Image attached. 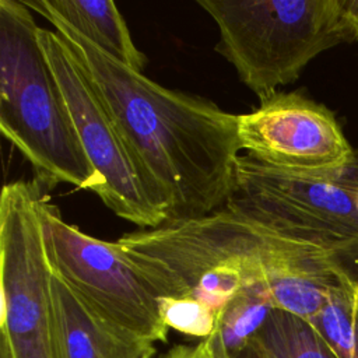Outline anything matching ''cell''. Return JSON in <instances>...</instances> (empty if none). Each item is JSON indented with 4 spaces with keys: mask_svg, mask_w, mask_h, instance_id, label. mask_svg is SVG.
I'll use <instances>...</instances> for the list:
<instances>
[{
    "mask_svg": "<svg viewBox=\"0 0 358 358\" xmlns=\"http://www.w3.org/2000/svg\"><path fill=\"white\" fill-rule=\"evenodd\" d=\"M45 18L88 74L168 221L225 207L242 151L238 115L199 95L166 88L113 60L66 22Z\"/></svg>",
    "mask_w": 358,
    "mask_h": 358,
    "instance_id": "1",
    "label": "cell"
},
{
    "mask_svg": "<svg viewBox=\"0 0 358 358\" xmlns=\"http://www.w3.org/2000/svg\"><path fill=\"white\" fill-rule=\"evenodd\" d=\"M159 298H192L221 310L246 285L316 263L324 249L267 229L222 207L211 214L138 228L117 241Z\"/></svg>",
    "mask_w": 358,
    "mask_h": 358,
    "instance_id": "2",
    "label": "cell"
},
{
    "mask_svg": "<svg viewBox=\"0 0 358 358\" xmlns=\"http://www.w3.org/2000/svg\"><path fill=\"white\" fill-rule=\"evenodd\" d=\"M22 0H0V131L29 162L41 186L105 194L78 140L59 84Z\"/></svg>",
    "mask_w": 358,
    "mask_h": 358,
    "instance_id": "3",
    "label": "cell"
},
{
    "mask_svg": "<svg viewBox=\"0 0 358 358\" xmlns=\"http://www.w3.org/2000/svg\"><path fill=\"white\" fill-rule=\"evenodd\" d=\"M218 28L215 52L260 101L310 60L358 41V0H197Z\"/></svg>",
    "mask_w": 358,
    "mask_h": 358,
    "instance_id": "4",
    "label": "cell"
},
{
    "mask_svg": "<svg viewBox=\"0 0 358 358\" xmlns=\"http://www.w3.org/2000/svg\"><path fill=\"white\" fill-rule=\"evenodd\" d=\"M358 157L326 173L282 171L241 154L228 208L280 235L358 262Z\"/></svg>",
    "mask_w": 358,
    "mask_h": 358,
    "instance_id": "5",
    "label": "cell"
},
{
    "mask_svg": "<svg viewBox=\"0 0 358 358\" xmlns=\"http://www.w3.org/2000/svg\"><path fill=\"white\" fill-rule=\"evenodd\" d=\"M46 197L36 180L4 185L0 197V340L13 358H56Z\"/></svg>",
    "mask_w": 358,
    "mask_h": 358,
    "instance_id": "6",
    "label": "cell"
},
{
    "mask_svg": "<svg viewBox=\"0 0 358 358\" xmlns=\"http://www.w3.org/2000/svg\"><path fill=\"white\" fill-rule=\"evenodd\" d=\"M43 228L53 273L94 315L130 338L166 341L161 298L120 243L94 238L66 222L48 200Z\"/></svg>",
    "mask_w": 358,
    "mask_h": 358,
    "instance_id": "7",
    "label": "cell"
},
{
    "mask_svg": "<svg viewBox=\"0 0 358 358\" xmlns=\"http://www.w3.org/2000/svg\"><path fill=\"white\" fill-rule=\"evenodd\" d=\"M38 39L84 152L105 182L102 203L138 228L165 224V210L148 192L108 108L69 45L56 31L41 27Z\"/></svg>",
    "mask_w": 358,
    "mask_h": 358,
    "instance_id": "8",
    "label": "cell"
},
{
    "mask_svg": "<svg viewBox=\"0 0 358 358\" xmlns=\"http://www.w3.org/2000/svg\"><path fill=\"white\" fill-rule=\"evenodd\" d=\"M236 131L248 155L288 172H334L357 158L333 112L296 91H277L238 115Z\"/></svg>",
    "mask_w": 358,
    "mask_h": 358,
    "instance_id": "9",
    "label": "cell"
},
{
    "mask_svg": "<svg viewBox=\"0 0 358 358\" xmlns=\"http://www.w3.org/2000/svg\"><path fill=\"white\" fill-rule=\"evenodd\" d=\"M56 358H152L154 343L134 340L94 315L73 289L52 275Z\"/></svg>",
    "mask_w": 358,
    "mask_h": 358,
    "instance_id": "10",
    "label": "cell"
},
{
    "mask_svg": "<svg viewBox=\"0 0 358 358\" xmlns=\"http://www.w3.org/2000/svg\"><path fill=\"white\" fill-rule=\"evenodd\" d=\"M42 17H55L81 34L113 60L143 73L147 57L134 45L115 1L110 0H22Z\"/></svg>",
    "mask_w": 358,
    "mask_h": 358,
    "instance_id": "11",
    "label": "cell"
},
{
    "mask_svg": "<svg viewBox=\"0 0 358 358\" xmlns=\"http://www.w3.org/2000/svg\"><path fill=\"white\" fill-rule=\"evenodd\" d=\"M229 358H337V355L309 322L281 309H273L263 327Z\"/></svg>",
    "mask_w": 358,
    "mask_h": 358,
    "instance_id": "12",
    "label": "cell"
},
{
    "mask_svg": "<svg viewBox=\"0 0 358 358\" xmlns=\"http://www.w3.org/2000/svg\"><path fill=\"white\" fill-rule=\"evenodd\" d=\"M274 303L266 280L243 287L221 310L214 331L218 343L231 357L241 350L266 323Z\"/></svg>",
    "mask_w": 358,
    "mask_h": 358,
    "instance_id": "13",
    "label": "cell"
},
{
    "mask_svg": "<svg viewBox=\"0 0 358 358\" xmlns=\"http://www.w3.org/2000/svg\"><path fill=\"white\" fill-rule=\"evenodd\" d=\"M309 323L337 358H358V284L334 291Z\"/></svg>",
    "mask_w": 358,
    "mask_h": 358,
    "instance_id": "14",
    "label": "cell"
},
{
    "mask_svg": "<svg viewBox=\"0 0 358 358\" xmlns=\"http://www.w3.org/2000/svg\"><path fill=\"white\" fill-rule=\"evenodd\" d=\"M161 316L168 329L182 334L207 338L218 324L220 315L192 298H162Z\"/></svg>",
    "mask_w": 358,
    "mask_h": 358,
    "instance_id": "15",
    "label": "cell"
},
{
    "mask_svg": "<svg viewBox=\"0 0 358 358\" xmlns=\"http://www.w3.org/2000/svg\"><path fill=\"white\" fill-rule=\"evenodd\" d=\"M159 358H229V355L213 333L197 344H176L161 354Z\"/></svg>",
    "mask_w": 358,
    "mask_h": 358,
    "instance_id": "16",
    "label": "cell"
},
{
    "mask_svg": "<svg viewBox=\"0 0 358 358\" xmlns=\"http://www.w3.org/2000/svg\"><path fill=\"white\" fill-rule=\"evenodd\" d=\"M0 358H13L8 347L1 340H0Z\"/></svg>",
    "mask_w": 358,
    "mask_h": 358,
    "instance_id": "17",
    "label": "cell"
},
{
    "mask_svg": "<svg viewBox=\"0 0 358 358\" xmlns=\"http://www.w3.org/2000/svg\"><path fill=\"white\" fill-rule=\"evenodd\" d=\"M357 208H358V196H357Z\"/></svg>",
    "mask_w": 358,
    "mask_h": 358,
    "instance_id": "18",
    "label": "cell"
}]
</instances>
